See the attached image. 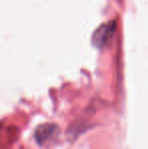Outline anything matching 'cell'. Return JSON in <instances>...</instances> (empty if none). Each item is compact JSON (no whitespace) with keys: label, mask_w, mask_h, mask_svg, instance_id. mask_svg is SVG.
Returning a JSON list of instances; mask_svg holds the SVG:
<instances>
[{"label":"cell","mask_w":148,"mask_h":149,"mask_svg":"<svg viewBox=\"0 0 148 149\" xmlns=\"http://www.w3.org/2000/svg\"><path fill=\"white\" fill-rule=\"evenodd\" d=\"M115 22H110L107 24H103L93 35V43L97 47H103L111 40L115 33Z\"/></svg>","instance_id":"6da1fadb"}]
</instances>
